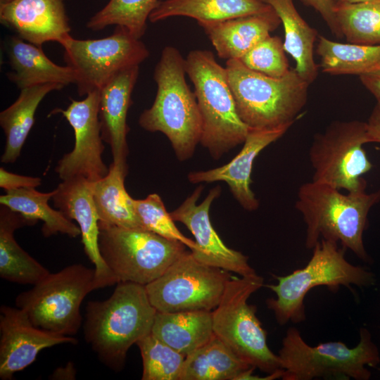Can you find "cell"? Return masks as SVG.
Wrapping results in <instances>:
<instances>
[{
  "label": "cell",
  "instance_id": "cell-26",
  "mask_svg": "<svg viewBox=\"0 0 380 380\" xmlns=\"http://www.w3.org/2000/svg\"><path fill=\"white\" fill-rule=\"evenodd\" d=\"M63 87L59 84L46 83L22 89L17 99L1 112L0 125L6 135L1 163L16 161L33 126L39 103L49 92Z\"/></svg>",
  "mask_w": 380,
  "mask_h": 380
},
{
  "label": "cell",
  "instance_id": "cell-24",
  "mask_svg": "<svg viewBox=\"0 0 380 380\" xmlns=\"http://www.w3.org/2000/svg\"><path fill=\"white\" fill-rule=\"evenodd\" d=\"M151 334L186 357L215 335L212 311H157Z\"/></svg>",
  "mask_w": 380,
  "mask_h": 380
},
{
  "label": "cell",
  "instance_id": "cell-30",
  "mask_svg": "<svg viewBox=\"0 0 380 380\" xmlns=\"http://www.w3.org/2000/svg\"><path fill=\"white\" fill-rule=\"evenodd\" d=\"M251 367L214 335L186 356L179 380H237Z\"/></svg>",
  "mask_w": 380,
  "mask_h": 380
},
{
  "label": "cell",
  "instance_id": "cell-43",
  "mask_svg": "<svg viewBox=\"0 0 380 380\" xmlns=\"http://www.w3.org/2000/svg\"><path fill=\"white\" fill-rule=\"evenodd\" d=\"M11 0H0V5L6 4L10 2Z\"/></svg>",
  "mask_w": 380,
  "mask_h": 380
},
{
  "label": "cell",
  "instance_id": "cell-19",
  "mask_svg": "<svg viewBox=\"0 0 380 380\" xmlns=\"http://www.w3.org/2000/svg\"><path fill=\"white\" fill-rule=\"evenodd\" d=\"M291 127V125H286L271 129H249L241 150L232 160L219 167L190 172L189 181L193 184L224 182L244 209H258L259 201L251 189L254 160L265 148L281 138Z\"/></svg>",
  "mask_w": 380,
  "mask_h": 380
},
{
  "label": "cell",
  "instance_id": "cell-31",
  "mask_svg": "<svg viewBox=\"0 0 380 380\" xmlns=\"http://www.w3.org/2000/svg\"><path fill=\"white\" fill-rule=\"evenodd\" d=\"M316 52L323 72L360 75L380 62V45L365 46L339 43L318 37Z\"/></svg>",
  "mask_w": 380,
  "mask_h": 380
},
{
  "label": "cell",
  "instance_id": "cell-40",
  "mask_svg": "<svg viewBox=\"0 0 380 380\" xmlns=\"http://www.w3.org/2000/svg\"><path fill=\"white\" fill-rule=\"evenodd\" d=\"M367 125L369 143H380V100H377Z\"/></svg>",
  "mask_w": 380,
  "mask_h": 380
},
{
  "label": "cell",
  "instance_id": "cell-15",
  "mask_svg": "<svg viewBox=\"0 0 380 380\" xmlns=\"http://www.w3.org/2000/svg\"><path fill=\"white\" fill-rule=\"evenodd\" d=\"M202 190L203 186H198L177 209L170 213L174 221L184 224L194 235L196 248L191 251L192 255L203 263L240 276L255 274L248 263V257L227 247L211 224L209 210L221 193L220 186L210 189L203 202L197 205Z\"/></svg>",
  "mask_w": 380,
  "mask_h": 380
},
{
  "label": "cell",
  "instance_id": "cell-28",
  "mask_svg": "<svg viewBox=\"0 0 380 380\" xmlns=\"http://www.w3.org/2000/svg\"><path fill=\"white\" fill-rule=\"evenodd\" d=\"M128 168L115 165L102 179L91 182V193L99 221L125 228L144 229L125 187Z\"/></svg>",
  "mask_w": 380,
  "mask_h": 380
},
{
  "label": "cell",
  "instance_id": "cell-33",
  "mask_svg": "<svg viewBox=\"0 0 380 380\" xmlns=\"http://www.w3.org/2000/svg\"><path fill=\"white\" fill-rule=\"evenodd\" d=\"M160 0H109L93 15L86 27L100 31L108 26L125 28L132 35L141 39L147 28V20Z\"/></svg>",
  "mask_w": 380,
  "mask_h": 380
},
{
  "label": "cell",
  "instance_id": "cell-13",
  "mask_svg": "<svg viewBox=\"0 0 380 380\" xmlns=\"http://www.w3.org/2000/svg\"><path fill=\"white\" fill-rule=\"evenodd\" d=\"M231 277L228 271L203 263L186 252L146 289L157 311H212Z\"/></svg>",
  "mask_w": 380,
  "mask_h": 380
},
{
  "label": "cell",
  "instance_id": "cell-4",
  "mask_svg": "<svg viewBox=\"0 0 380 380\" xmlns=\"http://www.w3.org/2000/svg\"><path fill=\"white\" fill-rule=\"evenodd\" d=\"M237 113L249 129L293 125L308 100L310 84L295 68L275 78L252 70L239 60L226 61Z\"/></svg>",
  "mask_w": 380,
  "mask_h": 380
},
{
  "label": "cell",
  "instance_id": "cell-12",
  "mask_svg": "<svg viewBox=\"0 0 380 380\" xmlns=\"http://www.w3.org/2000/svg\"><path fill=\"white\" fill-rule=\"evenodd\" d=\"M59 44L64 61L76 73L80 96L100 90L118 72L139 65L150 54L140 39L120 26L104 38L77 39L68 34Z\"/></svg>",
  "mask_w": 380,
  "mask_h": 380
},
{
  "label": "cell",
  "instance_id": "cell-23",
  "mask_svg": "<svg viewBox=\"0 0 380 380\" xmlns=\"http://www.w3.org/2000/svg\"><path fill=\"white\" fill-rule=\"evenodd\" d=\"M37 222L1 205L0 277L8 281L34 285L50 272L24 251L14 237L16 229Z\"/></svg>",
  "mask_w": 380,
  "mask_h": 380
},
{
  "label": "cell",
  "instance_id": "cell-8",
  "mask_svg": "<svg viewBox=\"0 0 380 380\" xmlns=\"http://www.w3.org/2000/svg\"><path fill=\"white\" fill-rule=\"evenodd\" d=\"M264 284L256 273L232 277L219 305L212 310L214 334L240 359L266 373L281 369L278 355L268 347L267 333L249 297Z\"/></svg>",
  "mask_w": 380,
  "mask_h": 380
},
{
  "label": "cell",
  "instance_id": "cell-22",
  "mask_svg": "<svg viewBox=\"0 0 380 380\" xmlns=\"http://www.w3.org/2000/svg\"><path fill=\"white\" fill-rule=\"evenodd\" d=\"M6 50L12 69L7 77L20 89L46 83L63 87L76 83V73L72 68L54 63L42 47L16 34L7 39Z\"/></svg>",
  "mask_w": 380,
  "mask_h": 380
},
{
  "label": "cell",
  "instance_id": "cell-32",
  "mask_svg": "<svg viewBox=\"0 0 380 380\" xmlns=\"http://www.w3.org/2000/svg\"><path fill=\"white\" fill-rule=\"evenodd\" d=\"M334 13L343 37L348 43L380 45V0L335 2Z\"/></svg>",
  "mask_w": 380,
  "mask_h": 380
},
{
  "label": "cell",
  "instance_id": "cell-39",
  "mask_svg": "<svg viewBox=\"0 0 380 380\" xmlns=\"http://www.w3.org/2000/svg\"><path fill=\"white\" fill-rule=\"evenodd\" d=\"M359 78L376 100H380V62L359 75Z\"/></svg>",
  "mask_w": 380,
  "mask_h": 380
},
{
  "label": "cell",
  "instance_id": "cell-41",
  "mask_svg": "<svg viewBox=\"0 0 380 380\" xmlns=\"http://www.w3.org/2000/svg\"><path fill=\"white\" fill-rule=\"evenodd\" d=\"M75 376L76 369L71 362L64 367H58L50 376L52 379H75Z\"/></svg>",
  "mask_w": 380,
  "mask_h": 380
},
{
  "label": "cell",
  "instance_id": "cell-37",
  "mask_svg": "<svg viewBox=\"0 0 380 380\" xmlns=\"http://www.w3.org/2000/svg\"><path fill=\"white\" fill-rule=\"evenodd\" d=\"M302 3L316 10L329 28L330 31L338 39L343 35L337 23L334 13V0H300Z\"/></svg>",
  "mask_w": 380,
  "mask_h": 380
},
{
  "label": "cell",
  "instance_id": "cell-42",
  "mask_svg": "<svg viewBox=\"0 0 380 380\" xmlns=\"http://www.w3.org/2000/svg\"><path fill=\"white\" fill-rule=\"evenodd\" d=\"M336 3L356 4L373 0H334Z\"/></svg>",
  "mask_w": 380,
  "mask_h": 380
},
{
  "label": "cell",
  "instance_id": "cell-34",
  "mask_svg": "<svg viewBox=\"0 0 380 380\" xmlns=\"http://www.w3.org/2000/svg\"><path fill=\"white\" fill-rule=\"evenodd\" d=\"M136 344L142 358V380H179L184 355L151 333Z\"/></svg>",
  "mask_w": 380,
  "mask_h": 380
},
{
  "label": "cell",
  "instance_id": "cell-16",
  "mask_svg": "<svg viewBox=\"0 0 380 380\" xmlns=\"http://www.w3.org/2000/svg\"><path fill=\"white\" fill-rule=\"evenodd\" d=\"M0 378L10 380L15 373L32 365L39 353L59 344L75 345L77 340L34 326L20 308H0Z\"/></svg>",
  "mask_w": 380,
  "mask_h": 380
},
{
  "label": "cell",
  "instance_id": "cell-11",
  "mask_svg": "<svg viewBox=\"0 0 380 380\" xmlns=\"http://www.w3.org/2000/svg\"><path fill=\"white\" fill-rule=\"evenodd\" d=\"M369 143L366 122L336 120L315 134L309 148L312 181L348 191L366 188L362 176L372 168L362 148Z\"/></svg>",
  "mask_w": 380,
  "mask_h": 380
},
{
  "label": "cell",
  "instance_id": "cell-6",
  "mask_svg": "<svg viewBox=\"0 0 380 380\" xmlns=\"http://www.w3.org/2000/svg\"><path fill=\"white\" fill-rule=\"evenodd\" d=\"M312 250V257L303 268L286 276H277V284L267 286L275 293L276 298H268L267 305L280 325L305 321L304 299L316 286L337 290L340 286L362 287L374 284V274L350 263L345 258L346 249L339 248L338 243L322 239Z\"/></svg>",
  "mask_w": 380,
  "mask_h": 380
},
{
  "label": "cell",
  "instance_id": "cell-25",
  "mask_svg": "<svg viewBox=\"0 0 380 380\" xmlns=\"http://www.w3.org/2000/svg\"><path fill=\"white\" fill-rule=\"evenodd\" d=\"M260 0H162L148 20L157 23L175 16L195 19L198 23L217 22L270 11Z\"/></svg>",
  "mask_w": 380,
  "mask_h": 380
},
{
  "label": "cell",
  "instance_id": "cell-20",
  "mask_svg": "<svg viewBox=\"0 0 380 380\" xmlns=\"http://www.w3.org/2000/svg\"><path fill=\"white\" fill-rule=\"evenodd\" d=\"M139 73V65L125 69L99 90V117L102 139L110 146L113 163L126 168L129 152L127 117Z\"/></svg>",
  "mask_w": 380,
  "mask_h": 380
},
{
  "label": "cell",
  "instance_id": "cell-17",
  "mask_svg": "<svg viewBox=\"0 0 380 380\" xmlns=\"http://www.w3.org/2000/svg\"><path fill=\"white\" fill-rule=\"evenodd\" d=\"M91 182L83 177L62 182L52 199L56 208L70 220H75L80 229L84 252L94 265L95 288L118 284L113 272L103 260L99 247V221L91 193Z\"/></svg>",
  "mask_w": 380,
  "mask_h": 380
},
{
  "label": "cell",
  "instance_id": "cell-29",
  "mask_svg": "<svg viewBox=\"0 0 380 380\" xmlns=\"http://www.w3.org/2000/svg\"><path fill=\"white\" fill-rule=\"evenodd\" d=\"M55 193L56 189L48 193H41L35 188L13 189L0 196V203L28 220L37 223L39 220L43 222L42 232L45 237L58 233L72 238L81 235L78 225L49 205Z\"/></svg>",
  "mask_w": 380,
  "mask_h": 380
},
{
  "label": "cell",
  "instance_id": "cell-10",
  "mask_svg": "<svg viewBox=\"0 0 380 380\" xmlns=\"http://www.w3.org/2000/svg\"><path fill=\"white\" fill-rule=\"evenodd\" d=\"M95 270L82 264L70 265L49 273L27 291L20 293L15 306L42 329L72 336L82 321L80 306L95 288Z\"/></svg>",
  "mask_w": 380,
  "mask_h": 380
},
{
  "label": "cell",
  "instance_id": "cell-3",
  "mask_svg": "<svg viewBox=\"0 0 380 380\" xmlns=\"http://www.w3.org/2000/svg\"><path fill=\"white\" fill-rule=\"evenodd\" d=\"M186 75L185 58L180 51L172 46L164 47L153 71L157 85L154 101L138 120L145 130L164 134L180 161L193 156L202 132L196 98Z\"/></svg>",
  "mask_w": 380,
  "mask_h": 380
},
{
  "label": "cell",
  "instance_id": "cell-7",
  "mask_svg": "<svg viewBox=\"0 0 380 380\" xmlns=\"http://www.w3.org/2000/svg\"><path fill=\"white\" fill-rule=\"evenodd\" d=\"M278 357L284 380H311L315 378L368 380L371 372L366 366L380 362L379 350L366 329H360V341L348 348L341 341L308 345L295 327L287 329Z\"/></svg>",
  "mask_w": 380,
  "mask_h": 380
},
{
  "label": "cell",
  "instance_id": "cell-36",
  "mask_svg": "<svg viewBox=\"0 0 380 380\" xmlns=\"http://www.w3.org/2000/svg\"><path fill=\"white\" fill-rule=\"evenodd\" d=\"M284 42L270 34L258 42L239 61L248 68L269 77L279 78L289 70Z\"/></svg>",
  "mask_w": 380,
  "mask_h": 380
},
{
  "label": "cell",
  "instance_id": "cell-35",
  "mask_svg": "<svg viewBox=\"0 0 380 380\" xmlns=\"http://www.w3.org/2000/svg\"><path fill=\"white\" fill-rule=\"evenodd\" d=\"M135 212L144 229L152 232L165 239L177 241L193 251L196 242L183 235L175 224L157 194L148 195L144 199H134Z\"/></svg>",
  "mask_w": 380,
  "mask_h": 380
},
{
  "label": "cell",
  "instance_id": "cell-21",
  "mask_svg": "<svg viewBox=\"0 0 380 380\" xmlns=\"http://www.w3.org/2000/svg\"><path fill=\"white\" fill-rule=\"evenodd\" d=\"M198 24L204 30L217 56L228 61L239 60L275 30L281 20L272 8L260 13Z\"/></svg>",
  "mask_w": 380,
  "mask_h": 380
},
{
  "label": "cell",
  "instance_id": "cell-1",
  "mask_svg": "<svg viewBox=\"0 0 380 380\" xmlns=\"http://www.w3.org/2000/svg\"><path fill=\"white\" fill-rule=\"evenodd\" d=\"M156 312L146 286L120 281L107 299L87 303L85 341L103 364L119 372L130 347L151 333Z\"/></svg>",
  "mask_w": 380,
  "mask_h": 380
},
{
  "label": "cell",
  "instance_id": "cell-2",
  "mask_svg": "<svg viewBox=\"0 0 380 380\" xmlns=\"http://www.w3.org/2000/svg\"><path fill=\"white\" fill-rule=\"evenodd\" d=\"M365 189L344 194L325 183L312 180L301 184L295 208L306 225V248L312 249L323 239L340 243L343 248L368 262L362 235L369 210L380 201V189L372 193H367Z\"/></svg>",
  "mask_w": 380,
  "mask_h": 380
},
{
  "label": "cell",
  "instance_id": "cell-38",
  "mask_svg": "<svg viewBox=\"0 0 380 380\" xmlns=\"http://www.w3.org/2000/svg\"><path fill=\"white\" fill-rule=\"evenodd\" d=\"M42 184L39 177L17 175L0 168V186L9 191L20 188H36Z\"/></svg>",
  "mask_w": 380,
  "mask_h": 380
},
{
  "label": "cell",
  "instance_id": "cell-9",
  "mask_svg": "<svg viewBox=\"0 0 380 380\" xmlns=\"http://www.w3.org/2000/svg\"><path fill=\"white\" fill-rule=\"evenodd\" d=\"M99 247L106 264L120 281L146 286L187 251L182 243L144 229L99 221Z\"/></svg>",
  "mask_w": 380,
  "mask_h": 380
},
{
  "label": "cell",
  "instance_id": "cell-27",
  "mask_svg": "<svg viewBox=\"0 0 380 380\" xmlns=\"http://www.w3.org/2000/svg\"><path fill=\"white\" fill-rule=\"evenodd\" d=\"M270 5L279 16L284 30V47L296 62L294 68L310 84L318 75L314 46L318 33L297 11L293 0H260Z\"/></svg>",
  "mask_w": 380,
  "mask_h": 380
},
{
  "label": "cell",
  "instance_id": "cell-5",
  "mask_svg": "<svg viewBox=\"0 0 380 380\" xmlns=\"http://www.w3.org/2000/svg\"><path fill=\"white\" fill-rule=\"evenodd\" d=\"M202 120L201 145L219 159L244 142L249 131L241 120L228 81L225 67L210 51L196 49L185 58Z\"/></svg>",
  "mask_w": 380,
  "mask_h": 380
},
{
  "label": "cell",
  "instance_id": "cell-18",
  "mask_svg": "<svg viewBox=\"0 0 380 380\" xmlns=\"http://www.w3.org/2000/svg\"><path fill=\"white\" fill-rule=\"evenodd\" d=\"M0 22L40 47L60 43L71 31L64 0H11L0 5Z\"/></svg>",
  "mask_w": 380,
  "mask_h": 380
},
{
  "label": "cell",
  "instance_id": "cell-14",
  "mask_svg": "<svg viewBox=\"0 0 380 380\" xmlns=\"http://www.w3.org/2000/svg\"><path fill=\"white\" fill-rule=\"evenodd\" d=\"M99 90L89 93L82 101L71 99L65 110L55 109L72 127L75 146L58 162L55 171L62 180L83 177L90 182L104 177L109 171L102 160L104 150L99 117Z\"/></svg>",
  "mask_w": 380,
  "mask_h": 380
}]
</instances>
